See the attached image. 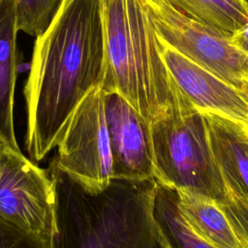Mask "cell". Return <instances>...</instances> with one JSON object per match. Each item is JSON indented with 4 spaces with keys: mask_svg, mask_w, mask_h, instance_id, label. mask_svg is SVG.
Here are the masks:
<instances>
[{
    "mask_svg": "<svg viewBox=\"0 0 248 248\" xmlns=\"http://www.w3.org/2000/svg\"><path fill=\"white\" fill-rule=\"evenodd\" d=\"M189 17L228 36L248 24V0H166Z\"/></svg>",
    "mask_w": 248,
    "mask_h": 248,
    "instance_id": "4fadbf2b",
    "label": "cell"
},
{
    "mask_svg": "<svg viewBox=\"0 0 248 248\" xmlns=\"http://www.w3.org/2000/svg\"><path fill=\"white\" fill-rule=\"evenodd\" d=\"M226 194L218 204L229 219L242 248H248V197L225 185Z\"/></svg>",
    "mask_w": 248,
    "mask_h": 248,
    "instance_id": "2e32d148",
    "label": "cell"
},
{
    "mask_svg": "<svg viewBox=\"0 0 248 248\" xmlns=\"http://www.w3.org/2000/svg\"><path fill=\"white\" fill-rule=\"evenodd\" d=\"M156 181L224 199L225 182L211 151L203 114L196 107L150 124Z\"/></svg>",
    "mask_w": 248,
    "mask_h": 248,
    "instance_id": "277c9868",
    "label": "cell"
},
{
    "mask_svg": "<svg viewBox=\"0 0 248 248\" xmlns=\"http://www.w3.org/2000/svg\"><path fill=\"white\" fill-rule=\"evenodd\" d=\"M202 112L225 185L248 197V125L217 113Z\"/></svg>",
    "mask_w": 248,
    "mask_h": 248,
    "instance_id": "30bf717a",
    "label": "cell"
},
{
    "mask_svg": "<svg viewBox=\"0 0 248 248\" xmlns=\"http://www.w3.org/2000/svg\"><path fill=\"white\" fill-rule=\"evenodd\" d=\"M105 71L102 88L123 97L149 124L195 106L181 92L159 51L140 0H100Z\"/></svg>",
    "mask_w": 248,
    "mask_h": 248,
    "instance_id": "3957f363",
    "label": "cell"
},
{
    "mask_svg": "<svg viewBox=\"0 0 248 248\" xmlns=\"http://www.w3.org/2000/svg\"><path fill=\"white\" fill-rule=\"evenodd\" d=\"M154 214L170 248H214L196 235L182 219L175 189L158 183Z\"/></svg>",
    "mask_w": 248,
    "mask_h": 248,
    "instance_id": "5bb4252c",
    "label": "cell"
},
{
    "mask_svg": "<svg viewBox=\"0 0 248 248\" xmlns=\"http://www.w3.org/2000/svg\"><path fill=\"white\" fill-rule=\"evenodd\" d=\"M105 40L100 0H64L36 37L24 86L25 145L38 163L54 147L72 113L102 84Z\"/></svg>",
    "mask_w": 248,
    "mask_h": 248,
    "instance_id": "6da1fadb",
    "label": "cell"
},
{
    "mask_svg": "<svg viewBox=\"0 0 248 248\" xmlns=\"http://www.w3.org/2000/svg\"><path fill=\"white\" fill-rule=\"evenodd\" d=\"M64 0H16L17 28L37 37L50 24Z\"/></svg>",
    "mask_w": 248,
    "mask_h": 248,
    "instance_id": "9a60e30c",
    "label": "cell"
},
{
    "mask_svg": "<svg viewBox=\"0 0 248 248\" xmlns=\"http://www.w3.org/2000/svg\"><path fill=\"white\" fill-rule=\"evenodd\" d=\"M112 179L154 177L150 124L119 94L105 92Z\"/></svg>",
    "mask_w": 248,
    "mask_h": 248,
    "instance_id": "ba28073f",
    "label": "cell"
},
{
    "mask_svg": "<svg viewBox=\"0 0 248 248\" xmlns=\"http://www.w3.org/2000/svg\"><path fill=\"white\" fill-rule=\"evenodd\" d=\"M0 1H1V0H0Z\"/></svg>",
    "mask_w": 248,
    "mask_h": 248,
    "instance_id": "ffe728a7",
    "label": "cell"
},
{
    "mask_svg": "<svg viewBox=\"0 0 248 248\" xmlns=\"http://www.w3.org/2000/svg\"><path fill=\"white\" fill-rule=\"evenodd\" d=\"M7 146H9L6 142H5V140L0 137V152L4 149V148H6Z\"/></svg>",
    "mask_w": 248,
    "mask_h": 248,
    "instance_id": "d6986e66",
    "label": "cell"
},
{
    "mask_svg": "<svg viewBox=\"0 0 248 248\" xmlns=\"http://www.w3.org/2000/svg\"><path fill=\"white\" fill-rule=\"evenodd\" d=\"M175 191L178 211L196 235L214 248H242L217 200L193 190Z\"/></svg>",
    "mask_w": 248,
    "mask_h": 248,
    "instance_id": "7c38bea8",
    "label": "cell"
},
{
    "mask_svg": "<svg viewBox=\"0 0 248 248\" xmlns=\"http://www.w3.org/2000/svg\"><path fill=\"white\" fill-rule=\"evenodd\" d=\"M56 190L53 248H170L159 227L155 178L112 179L90 193L49 165Z\"/></svg>",
    "mask_w": 248,
    "mask_h": 248,
    "instance_id": "7a4b0ae2",
    "label": "cell"
},
{
    "mask_svg": "<svg viewBox=\"0 0 248 248\" xmlns=\"http://www.w3.org/2000/svg\"><path fill=\"white\" fill-rule=\"evenodd\" d=\"M0 248H53L52 241L29 233L0 217Z\"/></svg>",
    "mask_w": 248,
    "mask_h": 248,
    "instance_id": "e0dca14e",
    "label": "cell"
},
{
    "mask_svg": "<svg viewBox=\"0 0 248 248\" xmlns=\"http://www.w3.org/2000/svg\"><path fill=\"white\" fill-rule=\"evenodd\" d=\"M231 41L237 48L248 55V24L234 32L231 36Z\"/></svg>",
    "mask_w": 248,
    "mask_h": 248,
    "instance_id": "ac0fdd59",
    "label": "cell"
},
{
    "mask_svg": "<svg viewBox=\"0 0 248 248\" xmlns=\"http://www.w3.org/2000/svg\"><path fill=\"white\" fill-rule=\"evenodd\" d=\"M157 33V32H156ZM160 54L181 92L201 111L248 125V93L191 60L157 34Z\"/></svg>",
    "mask_w": 248,
    "mask_h": 248,
    "instance_id": "9c48e42d",
    "label": "cell"
},
{
    "mask_svg": "<svg viewBox=\"0 0 248 248\" xmlns=\"http://www.w3.org/2000/svg\"><path fill=\"white\" fill-rule=\"evenodd\" d=\"M16 0L0 1V137L14 150L20 151L14 127V100L16 79Z\"/></svg>",
    "mask_w": 248,
    "mask_h": 248,
    "instance_id": "8fae6325",
    "label": "cell"
},
{
    "mask_svg": "<svg viewBox=\"0 0 248 248\" xmlns=\"http://www.w3.org/2000/svg\"><path fill=\"white\" fill-rule=\"evenodd\" d=\"M0 217L43 239L56 232V190L48 169L38 167L21 151L0 152Z\"/></svg>",
    "mask_w": 248,
    "mask_h": 248,
    "instance_id": "52a82bcc",
    "label": "cell"
},
{
    "mask_svg": "<svg viewBox=\"0 0 248 248\" xmlns=\"http://www.w3.org/2000/svg\"><path fill=\"white\" fill-rule=\"evenodd\" d=\"M49 165L90 193L112 181L111 155L105 113V91L94 87L78 105L56 145Z\"/></svg>",
    "mask_w": 248,
    "mask_h": 248,
    "instance_id": "5b68a950",
    "label": "cell"
},
{
    "mask_svg": "<svg viewBox=\"0 0 248 248\" xmlns=\"http://www.w3.org/2000/svg\"><path fill=\"white\" fill-rule=\"evenodd\" d=\"M155 30L182 54L248 93V55L228 36L193 19L166 0H140Z\"/></svg>",
    "mask_w": 248,
    "mask_h": 248,
    "instance_id": "8992f818",
    "label": "cell"
}]
</instances>
